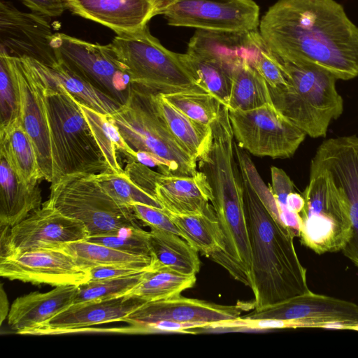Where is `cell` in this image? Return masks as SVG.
<instances>
[{"mask_svg": "<svg viewBox=\"0 0 358 358\" xmlns=\"http://www.w3.org/2000/svg\"><path fill=\"white\" fill-rule=\"evenodd\" d=\"M78 286L59 285L47 292H34L17 297L8 315L10 328L17 334H27L48 321L73 303Z\"/></svg>", "mask_w": 358, "mask_h": 358, "instance_id": "ffe728a7", "label": "cell"}, {"mask_svg": "<svg viewBox=\"0 0 358 358\" xmlns=\"http://www.w3.org/2000/svg\"><path fill=\"white\" fill-rule=\"evenodd\" d=\"M58 248L87 268L99 265H126L147 270L155 266L151 256L132 255L87 240L65 243Z\"/></svg>", "mask_w": 358, "mask_h": 358, "instance_id": "f1b7e54d", "label": "cell"}, {"mask_svg": "<svg viewBox=\"0 0 358 358\" xmlns=\"http://www.w3.org/2000/svg\"><path fill=\"white\" fill-rule=\"evenodd\" d=\"M154 105L171 134L198 162L207 157L213 143L210 125L187 117L168 103L161 94H152Z\"/></svg>", "mask_w": 358, "mask_h": 358, "instance_id": "cb8c5ba5", "label": "cell"}, {"mask_svg": "<svg viewBox=\"0 0 358 358\" xmlns=\"http://www.w3.org/2000/svg\"><path fill=\"white\" fill-rule=\"evenodd\" d=\"M94 176L103 191L121 205L131 207L141 203L164 209L154 195L137 185L125 171L117 173L110 171Z\"/></svg>", "mask_w": 358, "mask_h": 358, "instance_id": "836d02e7", "label": "cell"}, {"mask_svg": "<svg viewBox=\"0 0 358 358\" xmlns=\"http://www.w3.org/2000/svg\"><path fill=\"white\" fill-rule=\"evenodd\" d=\"M31 12L48 17L61 16L66 7L63 0H20Z\"/></svg>", "mask_w": 358, "mask_h": 358, "instance_id": "60d3db41", "label": "cell"}, {"mask_svg": "<svg viewBox=\"0 0 358 358\" xmlns=\"http://www.w3.org/2000/svg\"><path fill=\"white\" fill-rule=\"evenodd\" d=\"M149 232L150 250L156 267L188 275L199 272V252L181 236L158 229Z\"/></svg>", "mask_w": 358, "mask_h": 358, "instance_id": "d4e9b609", "label": "cell"}, {"mask_svg": "<svg viewBox=\"0 0 358 358\" xmlns=\"http://www.w3.org/2000/svg\"><path fill=\"white\" fill-rule=\"evenodd\" d=\"M48 17L24 12L9 1H0V49L48 66L58 61L51 45L55 33Z\"/></svg>", "mask_w": 358, "mask_h": 358, "instance_id": "e0dca14e", "label": "cell"}, {"mask_svg": "<svg viewBox=\"0 0 358 358\" xmlns=\"http://www.w3.org/2000/svg\"><path fill=\"white\" fill-rule=\"evenodd\" d=\"M51 45L57 61L120 104L127 102L132 84L110 43H94L64 33H55Z\"/></svg>", "mask_w": 358, "mask_h": 358, "instance_id": "9c48e42d", "label": "cell"}, {"mask_svg": "<svg viewBox=\"0 0 358 358\" xmlns=\"http://www.w3.org/2000/svg\"><path fill=\"white\" fill-rule=\"evenodd\" d=\"M8 301L6 294L3 289V285H1L0 289V320L2 324L7 315H8Z\"/></svg>", "mask_w": 358, "mask_h": 358, "instance_id": "7bdbcfd3", "label": "cell"}, {"mask_svg": "<svg viewBox=\"0 0 358 358\" xmlns=\"http://www.w3.org/2000/svg\"><path fill=\"white\" fill-rule=\"evenodd\" d=\"M278 58L287 85L275 88L268 86L272 105L310 137L326 136L331 122L343 111L337 79L315 64Z\"/></svg>", "mask_w": 358, "mask_h": 358, "instance_id": "3957f363", "label": "cell"}, {"mask_svg": "<svg viewBox=\"0 0 358 358\" xmlns=\"http://www.w3.org/2000/svg\"><path fill=\"white\" fill-rule=\"evenodd\" d=\"M46 202L63 215L83 223L88 236L108 234L124 227H140L132 208L110 197L97 183L94 174L62 177L51 184Z\"/></svg>", "mask_w": 358, "mask_h": 358, "instance_id": "52a82bcc", "label": "cell"}, {"mask_svg": "<svg viewBox=\"0 0 358 358\" xmlns=\"http://www.w3.org/2000/svg\"><path fill=\"white\" fill-rule=\"evenodd\" d=\"M181 55L202 88L215 96L224 106H227L232 70L219 60L210 57L187 50Z\"/></svg>", "mask_w": 358, "mask_h": 358, "instance_id": "1f68e13d", "label": "cell"}, {"mask_svg": "<svg viewBox=\"0 0 358 358\" xmlns=\"http://www.w3.org/2000/svg\"><path fill=\"white\" fill-rule=\"evenodd\" d=\"M250 64L263 77L268 87L275 88L287 85L279 59L266 43L258 50Z\"/></svg>", "mask_w": 358, "mask_h": 358, "instance_id": "74e56055", "label": "cell"}, {"mask_svg": "<svg viewBox=\"0 0 358 358\" xmlns=\"http://www.w3.org/2000/svg\"><path fill=\"white\" fill-rule=\"evenodd\" d=\"M0 152L26 183L38 184L43 180L34 144L19 118L0 129Z\"/></svg>", "mask_w": 358, "mask_h": 358, "instance_id": "4316f807", "label": "cell"}, {"mask_svg": "<svg viewBox=\"0 0 358 358\" xmlns=\"http://www.w3.org/2000/svg\"><path fill=\"white\" fill-rule=\"evenodd\" d=\"M148 271L150 270L120 277L90 280L81 284L78 286L73 303L110 299L127 295L141 282Z\"/></svg>", "mask_w": 358, "mask_h": 358, "instance_id": "e575fe53", "label": "cell"}, {"mask_svg": "<svg viewBox=\"0 0 358 358\" xmlns=\"http://www.w3.org/2000/svg\"><path fill=\"white\" fill-rule=\"evenodd\" d=\"M250 308H255L253 302L226 306L179 296L145 302L124 322L143 333L149 326L159 322L192 324L196 329H208L214 324L235 320Z\"/></svg>", "mask_w": 358, "mask_h": 358, "instance_id": "9a60e30c", "label": "cell"}, {"mask_svg": "<svg viewBox=\"0 0 358 358\" xmlns=\"http://www.w3.org/2000/svg\"><path fill=\"white\" fill-rule=\"evenodd\" d=\"M38 184L24 182L0 152L1 227H11L41 207L42 196Z\"/></svg>", "mask_w": 358, "mask_h": 358, "instance_id": "7402d4cb", "label": "cell"}, {"mask_svg": "<svg viewBox=\"0 0 358 358\" xmlns=\"http://www.w3.org/2000/svg\"><path fill=\"white\" fill-rule=\"evenodd\" d=\"M43 83L53 165L51 184L67 175L99 174L111 171L80 103L64 88L51 87Z\"/></svg>", "mask_w": 358, "mask_h": 358, "instance_id": "277c9868", "label": "cell"}, {"mask_svg": "<svg viewBox=\"0 0 358 358\" xmlns=\"http://www.w3.org/2000/svg\"><path fill=\"white\" fill-rule=\"evenodd\" d=\"M229 110L236 144L256 157H292L306 134L272 103L248 110Z\"/></svg>", "mask_w": 358, "mask_h": 358, "instance_id": "30bf717a", "label": "cell"}, {"mask_svg": "<svg viewBox=\"0 0 358 358\" xmlns=\"http://www.w3.org/2000/svg\"><path fill=\"white\" fill-rule=\"evenodd\" d=\"M166 211L180 231L181 237L201 255L212 259L223 252V235L213 206L207 211L197 214L177 215Z\"/></svg>", "mask_w": 358, "mask_h": 358, "instance_id": "484cf974", "label": "cell"}, {"mask_svg": "<svg viewBox=\"0 0 358 358\" xmlns=\"http://www.w3.org/2000/svg\"><path fill=\"white\" fill-rule=\"evenodd\" d=\"M155 196L169 213L177 215L201 213L211 208L213 196L206 176L198 171L192 176L159 173L155 183Z\"/></svg>", "mask_w": 358, "mask_h": 358, "instance_id": "44dd1931", "label": "cell"}, {"mask_svg": "<svg viewBox=\"0 0 358 358\" xmlns=\"http://www.w3.org/2000/svg\"><path fill=\"white\" fill-rule=\"evenodd\" d=\"M152 269V268H151ZM150 269L126 265H99L89 268L90 280H99L124 276Z\"/></svg>", "mask_w": 358, "mask_h": 358, "instance_id": "ab89813d", "label": "cell"}, {"mask_svg": "<svg viewBox=\"0 0 358 358\" xmlns=\"http://www.w3.org/2000/svg\"><path fill=\"white\" fill-rule=\"evenodd\" d=\"M196 280L195 275H184L155 266L127 295L138 297L145 302L171 299L192 287Z\"/></svg>", "mask_w": 358, "mask_h": 358, "instance_id": "4dcf8cb0", "label": "cell"}, {"mask_svg": "<svg viewBox=\"0 0 358 358\" xmlns=\"http://www.w3.org/2000/svg\"><path fill=\"white\" fill-rule=\"evenodd\" d=\"M110 43L134 88L152 94L206 92L182 55L164 47L148 25L136 32L117 35Z\"/></svg>", "mask_w": 358, "mask_h": 358, "instance_id": "5b68a950", "label": "cell"}, {"mask_svg": "<svg viewBox=\"0 0 358 358\" xmlns=\"http://www.w3.org/2000/svg\"><path fill=\"white\" fill-rule=\"evenodd\" d=\"M305 204L303 196L293 192L287 198V209L294 213L299 214Z\"/></svg>", "mask_w": 358, "mask_h": 358, "instance_id": "b9f144b4", "label": "cell"}, {"mask_svg": "<svg viewBox=\"0 0 358 358\" xmlns=\"http://www.w3.org/2000/svg\"><path fill=\"white\" fill-rule=\"evenodd\" d=\"M66 9L117 35L136 32L154 16L152 0H63Z\"/></svg>", "mask_w": 358, "mask_h": 358, "instance_id": "d6986e66", "label": "cell"}, {"mask_svg": "<svg viewBox=\"0 0 358 358\" xmlns=\"http://www.w3.org/2000/svg\"><path fill=\"white\" fill-rule=\"evenodd\" d=\"M259 28L281 59L315 64L337 80L358 76V27L335 0H279Z\"/></svg>", "mask_w": 358, "mask_h": 358, "instance_id": "6da1fadb", "label": "cell"}, {"mask_svg": "<svg viewBox=\"0 0 358 358\" xmlns=\"http://www.w3.org/2000/svg\"><path fill=\"white\" fill-rule=\"evenodd\" d=\"M243 178V203L252 257L255 310L310 291L292 229L270 194L259 197Z\"/></svg>", "mask_w": 358, "mask_h": 358, "instance_id": "7a4b0ae2", "label": "cell"}, {"mask_svg": "<svg viewBox=\"0 0 358 358\" xmlns=\"http://www.w3.org/2000/svg\"><path fill=\"white\" fill-rule=\"evenodd\" d=\"M149 237V231L141 227L130 226L108 234L88 236L86 240L132 255L151 256Z\"/></svg>", "mask_w": 358, "mask_h": 358, "instance_id": "d590c367", "label": "cell"}, {"mask_svg": "<svg viewBox=\"0 0 358 358\" xmlns=\"http://www.w3.org/2000/svg\"><path fill=\"white\" fill-rule=\"evenodd\" d=\"M304 206L299 213L301 243L322 255L342 251L350 241V209L323 171L310 165L309 182L303 194Z\"/></svg>", "mask_w": 358, "mask_h": 358, "instance_id": "ba28073f", "label": "cell"}, {"mask_svg": "<svg viewBox=\"0 0 358 358\" xmlns=\"http://www.w3.org/2000/svg\"><path fill=\"white\" fill-rule=\"evenodd\" d=\"M20 100L17 89L5 51L0 49V129L19 118Z\"/></svg>", "mask_w": 358, "mask_h": 358, "instance_id": "8d00e7d4", "label": "cell"}, {"mask_svg": "<svg viewBox=\"0 0 358 358\" xmlns=\"http://www.w3.org/2000/svg\"><path fill=\"white\" fill-rule=\"evenodd\" d=\"M271 103L268 85L248 59L236 64L231 72V85L227 108L248 110Z\"/></svg>", "mask_w": 358, "mask_h": 358, "instance_id": "83f0119b", "label": "cell"}, {"mask_svg": "<svg viewBox=\"0 0 358 358\" xmlns=\"http://www.w3.org/2000/svg\"><path fill=\"white\" fill-rule=\"evenodd\" d=\"M80 107L103 157L113 172L122 173L117 159V151L135 159L136 152L124 141L108 115L99 113L82 103Z\"/></svg>", "mask_w": 358, "mask_h": 358, "instance_id": "f546056e", "label": "cell"}, {"mask_svg": "<svg viewBox=\"0 0 358 358\" xmlns=\"http://www.w3.org/2000/svg\"><path fill=\"white\" fill-rule=\"evenodd\" d=\"M109 117L133 150L148 152L159 161L162 173L192 176L197 173V161L170 132L155 108L152 93L132 86L127 102Z\"/></svg>", "mask_w": 358, "mask_h": 358, "instance_id": "8992f818", "label": "cell"}, {"mask_svg": "<svg viewBox=\"0 0 358 358\" xmlns=\"http://www.w3.org/2000/svg\"><path fill=\"white\" fill-rule=\"evenodd\" d=\"M131 208L138 220L151 229L167 231L181 236L178 228L164 209L141 203L134 204Z\"/></svg>", "mask_w": 358, "mask_h": 358, "instance_id": "f35d334b", "label": "cell"}, {"mask_svg": "<svg viewBox=\"0 0 358 358\" xmlns=\"http://www.w3.org/2000/svg\"><path fill=\"white\" fill-rule=\"evenodd\" d=\"M5 52L19 94L20 124L34 144L43 180L51 183L53 165L43 80L33 59Z\"/></svg>", "mask_w": 358, "mask_h": 358, "instance_id": "4fadbf2b", "label": "cell"}, {"mask_svg": "<svg viewBox=\"0 0 358 358\" xmlns=\"http://www.w3.org/2000/svg\"><path fill=\"white\" fill-rule=\"evenodd\" d=\"M87 237L83 223L45 201L15 225L1 227L0 257L34 249L58 248Z\"/></svg>", "mask_w": 358, "mask_h": 358, "instance_id": "5bb4252c", "label": "cell"}, {"mask_svg": "<svg viewBox=\"0 0 358 358\" xmlns=\"http://www.w3.org/2000/svg\"><path fill=\"white\" fill-rule=\"evenodd\" d=\"M154 16L171 26L243 32L257 29L259 7L253 0H152Z\"/></svg>", "mask_w": 358, "mask_h": 358, "instance_id": "8fae6325", "label": "cell"}, {"mask_svg": "<svg viewBox=\"0 0 358 358\" xmlns=\"http://www.w3.org/2000/svg\"><path fill=\"white\" fill-rule=\"evenodd\" d=\"M243 320H280L284 328H324L358 331V305L311 290L255 310Z\"/></svg>", "mask_w": 358, "mask_h": 358, "instance_id": "7c38bea8", "label": "cell"}, {"mask_svg": "<svg viewBox=\"0 0 358 358\" xmlns=\"http://www.w3.org/2000/svg\"><path fill=\"white\" fill-rule=\"evenodd\" d=\"M161 94L178 111L206 125H211L218 118L224 106L215 96L206 92L184 91Z\"/></svg>", "mask_w": 358, "mask_h": 358, "instance_id": "d6a6232c", "label": "cell"}, {"mask_svg": "<svg viewBox=\"0 0 358 358\" xmlns=\"http://www.w3.org/2000/svg\"><path fill=\"white\" fill-rule=\"evenodd\" d=\"M0 275L35 285H59L90 281L89 268L59 248H40L0 257Z\"/></svg>", "mask_w": 358, "mask_h": 358, "instance_id": "2e32d148", "label": "cell"}, {"mask_svg": "<svg viewBox=\"0 0 358 358\" xmlns=\"http://www.w3.org/2000/svg\"><path fill=\"white\" fill-rule=\"evenodd\" d=\"M144 301L134 296H122L72 303L67 308L27 335H56L73 333L90 327L123 321Z\"/></svg>", "mask_w": 358, "mask_h": 358, "instance_id": "ac0fdd59", "label": "cell"}, {"mask_svg": "<svg viewBox=\"0 0 358 358\" xmlns=\"http://www.w3.org/2000/svg\"><path fill=\"white\" fill-rule=\"evenodd\" d=\"M34 62L43 80L49 87L64 88L82 104L108 115L115 113L122 106L62 62L58 61L52 66L34 60Z\"/></svg>", "mask_w": 358, "mask_h": 358, "instance_id": "603a6c76", "label": "cell"}]
</instances>
